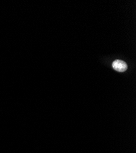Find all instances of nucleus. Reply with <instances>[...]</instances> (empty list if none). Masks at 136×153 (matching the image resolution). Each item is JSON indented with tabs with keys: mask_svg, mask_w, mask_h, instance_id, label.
I'll list each match as a JSON object with an SVG mask.
<instances>
[{
	"mask_svg": "<svg viewBox=\"0 0 136 153\" xmlns=\"http://www.w3.org/2000/svg\"><path fill=\"white\" fill-rule=\"evenodd\" d=\"M112 68L118 72H125L128 66L126 65V63L124 62L123 61L121 60H115L112 63Z\"/></svg>",
	"mask_w": 136,
	"mask_h": 153,
	"instance_id": "f257e3e1",
	"label": "nucleus"
}]
</instances>
